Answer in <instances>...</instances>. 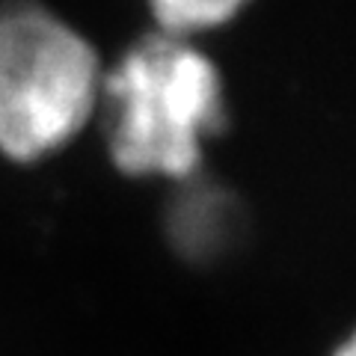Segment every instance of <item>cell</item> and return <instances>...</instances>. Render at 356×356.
Listing matches in <instances>:
<instances>
[{
	"instance_id": "6da1fadb",
	"label": "cell",
	"mask_w": 356,
	"mask_h": 356,
	"mask_svg": "<svg viewBox=\"0 0 356 356\" xmlns=\"http://www.w3.org/2000/svg\"><path fill=\"white\" fill-rule=\"evenodd\" d=\"M102 102L116 166L143 178H191L226 119L217 65L163 33L122 57L104 77Z\"/></svg>"
},
{
	"instance_id": "7a4b0ae2",
	"label": "cell",
	"mask_w": 356,
	"mask_h": 356,
	"mask_svg": "<svg viewBox=\"0 0 356 356\" xmlns=\"http://www.w3.org/2000/svg\"><path fill=\"white\" fill-rule=\"evenodd\" d=\"M98 57L39 3L0 6V154L39 161L65 146L102 102Z\"/></svg>"
},
{
	"instance_id": "3957f363",
	"label": "cell",
	"mask_w": 356,
	"mask_h": 356,
	"mask_svg": "<svg viewBox=\"0 0 356 356\" xmlns=\"http://www.w3.org/2000/svg\"><path fill=\"white\" fill-rule=\"evenodd\" d=\"M238 235V202L220 187L191 184L170 208V238L187 259H211Z\"/></svg>"
},
{
	"instance_id": "277c9868",
	"label": "cell",
	"mask_w": 356,
	"mask_h": 356,
	"mask_svg": "<svg viewBox=\"0 0 356 356\" xmlns=\"http://www.w3.org/2000/svg\"><path fill=\"white\" fill-rule=\"evenodd\" d=\"M250 0H149L163 36L191 39L196 33L222 27Z\"/></svg>"
},
{
	"instance_id": "5b68a950",
	"label": "cell",
	"mask_w": 356,
	"mask_h": 356,
	"mask_svg": "<svg viewBox=\"0 0 356 356\" xmlns=\"http://www.w3.org/2000/svg\"><path fill=\"white\" fill-rule=\"evenodd\" d=\"M332 356H356V330L350 332V336H348V341H344L341 348H339L336 353H332Z\"/></svg>"
}]
</instances>
